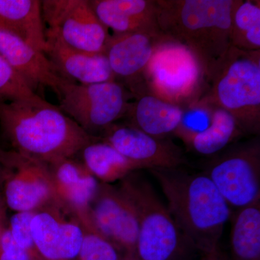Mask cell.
Listing matches in <instances>:
<instances>
[{"label":"cell","instance_id":"cell-1","mask_svg":"<svg viewBox=\"0 0 260 260\" xmlns=\"http://www.w3.org/2000/svg\"><path fill=\"white\" fill-rule=\"evenodd\" d=\"M0 124L14 151L49 165L101 139L37 94L0 102Z\"/></svg>","mask_w":260,"mask_h":260},{"label":"cell","instance_id":"cell-2","mask_svg":"<svg viewBox=\"0 0 260 260\" xmlns=\"http://www.w3.org/2000/svg\"><path fill=\"white\" fill-rule=\"evenodd\" d=\"M167 200L168 209L184 237L204 259L220 257L219 242L230 207L205 174L177 169H149Z\"/></svg>","mask_w":260,"mask_h":260},{"label":"cell","instance_id":"cell-3","mask_svg":"<svg viewBox=\"0 0 260 260\" xmlns=\"http://www.w3.org/2000/svg\"><path fill=\"white\" fill-rule=\"evenodd\" d=\"M164 37L187 48L208 82L231 43L234 0H155Z\"/></svg>","mask_w":260,"mask_h":260},{"label":"cell","instance_id":"cell-4","mask_svg":"<svg viewBox=\"0 0 260 260\" xmlns=\"http://www.w3.org/2000/svg\"><path fill=\"white\" fill-rule=\"evenodd\" d=\"M119 189L134 210L138 225L136 256L140 260H189L195 249L167 207L145 178L133 172Z\"/></svg>","mask_w":260,"mask_h":260},{"label":"cell","instance_id":"cell-5","mask_svg":"<svg viewBox=\"0 0 260 260\" xmlns=\"http://www.w3.org/2000/svg\"><path fill=\"white\" fill-rule=\"evenodd\" d=\"M209 92L201 99L226 111L243 134L260 132V51L229 48L215 67Z\"/></svg>","mask_w":260,"mask_h":260},{"label":"cell","instance_id":"cell-6","mask_svg":"<svg viewBox=\"0 0 260 260\" xmlns=\"http://www.w3.org/2000/svg\"><path fill=\"white\" fill-rule=\"evenodd\" d=\"M56 94L59 109L91 135L112 125L131 106L129 92L116 80L83 85L65 80Z\"/></svg>","mask_w":260,"mask_h":260},{"label":"cell","instance_id":"cell-7","mask_svg":"<svg viewBox=\"0 0 260 260\" xmlns=\"http://www.w3.org/2000/svg\"><path fill=\"white\" fill-rule=\"evenodd\" d=\"M143 76L153 95L181 107V103L199 100L206 79L198 59L187 48L164 38L154 51Z\"/></svg>","mask_w":260,"mask_h":260},{"label":"cell","instance_id":"cell-8","mask_svg":"<svg viewBox=\"0 0 260 260\" xmlns=\"http://www.w3.org/2000/svg\"><path fill=\"white\" fill-rule=\"evenodd\" d=\"M203 173L229 207L239 210L259 201V138L232 145L212 159Z\"/></svg>","mask_w":260,"mask_h":260},{"label":"cell","instance_id":"cell-9","mask_svg":"<svg viewBox=\"0 0 260 260\" xmlns=\"http://www.w3.org/2000/svg\"><path fill=\"white\" fill-rule=\"evenodd\" d=\"M42 16L46 36L77 50L104 53L111 37L94 13L89 0H44Z\"/></svg>","mask_w":260,"mask_h":260},{"label":"cell","instance_id":"cell-10","mask_svg":"<svg viewBox=\"0 0 260 260\" xmlns=\"http://www.w3.org/2000/svg\"><path fill=\"white\" fill-rule=\"evenodd\" d=\"M3 200L7 208L15 213L36 212L49 205H61L49 166L14 150L6 153Z\"/></svg>","mask_w":260,"mask_h":260},{"label":"cell","instance_id":"cell-11","mask_svg":"<svg viewBox=\"0 0 260 260\" xmlns=\"http://www.w3.org/2000/svg\"><path fill=\"white\" fill-rule=\"evenodd\" d=\"M90 217L94 232L125 255H136L138 221L133 207L119 186L99 183Z\"/></svg>","mask_w":260,"mask_h":260},{"label":"cell","instance_id":"cell-12","mask_svg":"<svg viewBox=\"0 0 260 260\" xmlns=\"http://www.w3.org/2000/svg\"><path fill=\"white\" fill-rule=\"evenodd\" d=\"M30 232L43 260H78L84 229L73 214L61 205L37 210Z\"/></svg>","mask_w":260,"mask_h":260},{"label":"cell","instance_id":"cell-13","mask_svg":"<svg viewBox=\"0 0 260 260\" xmlns=\"http://www.w3.org/2000/svg\"><path fill=\"white\" fill-rule=\"evenodd\" d=\"M102 139L143 169H177L186 164L182 150L170 140L160 139L135 126L113 124Z\"/></svg>","mask_w":260,"mask_h":260},{"label":"cell","instance_id":"cell-14","mask_svg":"<svg viewBox=\"0 0 260 260\" xmlns=\"http://www.w3.org/2000/svg\"><path fill=\"white\" fill-rule=\"evenodd\" d=\"M48 166L56 198L61 206L79 220L84 229L94 232L90 206L100 182L75 157Z\"/></svg>","mask_w":260,"mask_h":260},{"label":"cell","instance_id":"cell-15","mask_svg":"<svg viewBox=\"0 0 260 260\" xmlns=\"http://www.w3.org/2000/svg\"><path fill=\"white\" fill-rule=\"evenodd\" d=\"M164 38L162 34L145 32L111 35L104 53L116 80H124L134 90Z\"/></svg>","mask_w":260,"mask_h":260},{"label":"cell","instance_id":"cell-16","mask_svg":"<svg viewBox=\"0 0 260 260\" xmlns=\"http://www.w3.org/2000/svg\"><path fill=\"white\" fill-rule=\"evenodd\" d=\"M0 55L37 93L39 88L57 93L65 80L56 73L47 55L8 29L0 25Z\"/></svg>","mask_w":260,"mask_h":260},{"label":"cell","instance_id":"cell-17","mask_svg":"<svg viewBox=\"0 0 260 260\" xmlns=\"http://www.w3.org/2000/svg\"><path fill=\"white\" fill-rule=\"evenodd\" d=\"M46 37L45 54L61 78L83 85L116 80L105 53L77 50L56 38Z\"/></svg>","mask_w":260,"mask_h":260},{"label":"cell","instance_id":"cell-18","mask_svg":"<svg viewBox=\"0 0 260 260\" xmlns=\"http://www.w3.org/2000/svg\"><path fill=\"white\" fill-rule=\"evenodd\" d=\"M89 3L101 23L113 34H162L155 0H89Z\"/></svg>","mask_w":260,"mask_h":260},{"label":"cell","instance_id":"cell-19","mask_svg":"<svg viewBox=\"0 0 260 260\" xmlns=\"http://www.w3.org/2000/svg\"><path fill=\"white\" fill-rule=\"evenodd\" d=\"M0 25L45 54L47 42L42 1L0 0Z\"/></svg>","mask_w":260,"mask_h":260},{"label":"cell","instance_id":"cell-20","mask_svg":"<svg viewBox=\"0 0 260 260\" xmlns=\"http://www.w3.org/2000/svg\"><path fill=\"white\" fill-rule=\"evenodd\" d=\"M133 125L155 138L165 139L175 133L182 119L184 109L179 106L162 100L153 94L140 96L131 104Z\"/></svg>","mask_w":260,"mask_h":260},{"label":"cell","instance_id":"cell-21","mask_svg":"<svg viewBox=\"0 0 260 260\" xmlns=\"http://www.w3.org/2000/svg\"><path fill=\"white\" fill-rule=\"evenodd\" d=\"M78 154L80 161L99 182L111 184L121 181L131 173L143 169L123 156L102 138L84 147Z\"/></svg>","mask_w":260,"mask_h":260},{"label":"cell","instance_id":"cell-22","mask_svg":"<svg viewBox=\"0 0 260 260\" xmlns=\"http://www.w3.org/2000/svg\"><path fill=\"white\" fill-rule=\"evenodd\" d=\"M231 254L232 260H260V200L233 218Z\"/></svg>","mask_w":260,"mask_h":260},{"label":"cell","instance_id":"cell-23","mask_svg":"<svg viewBox=\"0 0 260 260\" xmlns=\"http://www.w3.org/2000/svg\"><path fill=\"white\" fill-rule=\"evenodd\" d=\"M242 135L235 119L226 111L213 106L210 125L184 142L200 155H212L221 151Z\"/></svg>","mask_w":260,"mask_h":260},{"label":"cell","instance_id":"cell-24","mask_svg":"<svg viewBox=\"0 0 260 260\" xmlns=\"http://www.w3.org/2000/svg\"><path fill=\"white\" fill-rule=\"evenodd\" d=\"M230 37L232 47L244 51H260L259 1L234 0Z\"/></svg>","mask_w":260,"mask_h":260},{"label":"cell","instance_id":"cell-25","mask_svg":"<svg viewBox=\"0 0 260 260\" xmlns=\"http://www.w3.org/2000/svg\"><path fill=\"white\" fill-rule=\"evenodd\" d=\"M125 254L101 234L84 229L78 260H124Z\"/></svg>","mask_w":260,"mask_h":260},{"label":"cell","instance_id":"cell-26","mask_svg":"<svg viewBox=\"0 0 260 260\" xmlns=\"http://www.w3.org/2000/svg\"><path fill=\"white\" fill-rule=\"evenodd\" d=\"M37 94L0 55V102H12Z\"/></svg>","mask_w":260,"mask_h":260},{"label":"cell","instance_id":"cell-27","mask_svg":"<svg viewBox=\"0 0 260 260\" xmlns=\"http://www.w3.org/2000/svg\"><path fill=\"white\" fill-rule=\"evenodd\" d=\"M36 212L15 213L8 220L12 237L16 244L31 256L34 260H43L32 239L30 221Z\"/></svg>","mask_w":260,"mask_h":260},{"label":"cell","instance_id":"cell-28","mask_svg":"<svg viewBox=\"0 0 260 260\" xmlns=\"http://www.w3.org/2000/svg\"><path fill=\"white\" fill-rule=\"evenodd\" d=\"M6 153L7 151L0 148V204L4 201L3 184H4L5 172H6Z\"/></svg>","mask_w":260,"mask_h":260},{"label":"cell","instance_id":"cell-29","mask_svg":"<svg viewBox=\"0 0 260 260\" xmlns=\"http://www.w3.org/2000/svg\"><path fill=\"white\" fill-rule=\"evenodd\" d=\"M8 216H7V207L5 205V202L0 204V240H1L2 234H3V231L5 227L8 224Z\"/></svg>","mask_w":260,"mask_h":260},{"label":"cell","instance_id":"cell-30","mask_svg":"<svg viewBox=\"0 0 260 260\" xmlns=\"http://www.w3.org/2000/svg\"><path fill=\"white\" fill-rule=\"evenodd\" d=\"M124 260H140L137 257L136 255H125L124 256Z\"/></svg>","mask_w":260,"mask_h":260}]
</instances>
